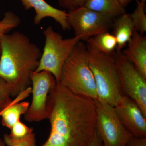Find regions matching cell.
<instances>
[{
    "mask_svg": "<svg viewBox=\"0 0 146 146\" xmlns=\"http://www.w3.org/2000/svg\"><path fill=\"white\" fill-rule=\"evenodd\" d=\"M120 4L122 5L123 7L125 8V7L128 5L133 0H118Z\"/></svg>",
    "mask_w": 146,
    "mask_h": 146,
    "instance_id": "d4e9b609",
    "label": "cell"
},
{
    "mask_svg": "<svg viewBox=\"0 0 146 146\" xmlns=\"http://www.w3.org/2000/svg\"><path fill=\"white\" fill-rule=\"evenodd\" d=\"M30 78L32 100L24 118L29 122L41 121L47 119L48 96L57 82L52 74L46 71L32 72Z\"/></svg>",
    "mask_w": 146,
    "mask_h": 146,
    "instance_id": "9c48e42d",
    "label": "cell"
},
{
    "mask_svg": "<svg viewBox=\"0 0 146 146\" xmlns=\"http://www.w3.org/2000/svg\"><path fill=\"white\" fill-rule=\"evenodd\" d=\"M112 29L117 42L116 52H121L136 31L130 14L126 13L115 18Z\"/></svg>",
    "mask_w": 146,
    "mask_h": 146,
    "instance_id": "5bb4252c",
    "label": "cell"
},
{
    "mask_svg": "<svg viewBox=\"0 0 146 146\" xmlns=\"http://www.w3.org/2000/svg\"><path fill=\"white\" fill-rule=\"evenodd\" d=\"M87 46L89 65L94 75L98 99L115 107L123 94L113 56Z\"/></svg>",
    "mask_w": 146,
    "mask_h": 146,
    "instance_id": "277c9868",
    "label": "cell"
},
{
    "mask_svg": "<svg viewBox=\"0 0 146 146\" xmlns=\"http://www.w3.org/2000/svg\"><path fill=\"white\" fill-rule=\"evenodd\" d=\"M11 90L8 84L0 77V113L12 102Z\"/></svg>",
    "mask_w": 146,
    "mask_h": 146,
    "instance_id": "ffe728a7",
    "label": "cell"
},
{
    "mask_svg": "<svg viewBox=\"0 0 146 146\" xmlns=\"http://www.w3.org/2000/svg\"><path fill=\"white\" fill-rule=\"evenodd\" d=\"M127 146H146V138L134 137Z\"/></svg>",
    "mask_w": 146,
    "mask_h": 146,
    "instance_id": "603a6c76",
    "label": "cell"
},
{
    "mask_svg": "<svg viewBox=\"0 0 146 146\" xmlns=\"http://www.w3.org/2000/svg\"><path fill=\"white\" fill-rule=\"evenodd\" d=\"M121 52L146 78V36L136 31Z\"/></svg>",
    "mask_w": 146,
    "mask_h": 146,
    "instance_id": "7c38bea8",
    "label": "cell"
},
{
    "mask_svg": "<svg viewBox=\"0 0 146 146\" xmlns=\"http://www.w3.org/2000/svg\"><path fill=\"white\" fill-rule=\"evenodd\" d=\"M3 111L2 112L0 113V117H1V115ZM5 145H6L4 141L3 140H1V139H0V146H5Z\"/></svg>",
    "mask_w": 146,
    "mask_h": 146,
    "instance_id": "484cf974",
    "label": "cell"
},
{
    "mask_svg": "<svg viewBox=\"0 0 146 146\" xmlns=\"http://www.w3.org/2000/svg\"><path fill=\"white\" fill-rule=\"evenodd\" d=\"M0 42V77L9 85L12 97L16 96L30 86L31 74L38 68L42 52L20 32L1 35Z\"/></svg>",
    "mask_w": 146,
    "mask_h": 146,
    "instance_id": "7a4b0ae2",
    "label": "cell"
},
{
    "mask_svg": "<svg viewBox=\"0 0 146 146\" xmlns=\"http://www.w3.org/2000/svg\"><path fill=\"white\" fill-rule=\"evenodd\" d=\"M60 7L68 11L84 6L87 0H58Z\"/></svg>",
    "mask_w": 146,
    "mask_h": 146,
    "instance_id": "7402d4cb",
    "label": "cell"
},
{
    "mask_svg": "<svg viewBox=\"0 0 146 146\" xmlns=\"http://www.w3.org/2000/svg\"><path fill=\"white\" fill-rule=\"evenodd\" d=\"M137 5L133 13L130 14L136 31L143 35L146 32V0H136Z\"/></svg>",
    "mask_w": 146,
    "mask_h": 146,
    "instance_id": "e0dca14e",
    "label": "cell"
},
{
    "mask_svg": "<svg viewBox=\"0 0 146 146\" xmlns=\"http://www.w3.org/2000/svg\"><path fill=\"white\" fill-rule=\"evenodd\" d=\"M1 42H0V58H1Z\"/></svg>",
    "mask_w": 146,
    "mask_h": 146,
    "instance_id": "4316f807",
    "label": "cell"
},
{
    "mask_svg": "<svg viewBox=\"0 0 146 146\" xmlns=\"http://www.w3.org/2000/svg\"><path fill=\"white\" fill-rule=\"evenodd\" d=\"M26 10L33 8L35 10V16L33 23L39 25L43 19L50 17L60 24L64 30L71 29L68 21V13L65 10L55 8L49 4L44 0H20Z\"/></svg>",
    "mask_w": 146,
    "mask_h": 146,
    "instance_id": "8fae6325",
    "label": "cell"
},
{
    "mask_svg": "<svg viewBox=\"0 0 146 146\" xmlns=\"http://www.w3.org/2000/svg\"><path fill=\"white\" fill-rule=\"evenodd\" d=\"M20 23L21 19L16 14L11 11L6 12L2 20L0 21V36L7 33L18 27Z\"/></svg>",
    "mask_w": 146,
    "mask_h": 146,
    "instance_id": "ac0fdd59",
    "label": "cell"
},
{
    "mask_svg": "<svg viewBox=\"0 0 146 146\" xmlns=\"http://www.w3.org/2000/svg\"><path fill=\"white\" fill-rule=\"evenodd\" d=\"M47 119L50 131L41 146H88L96 131L95 102L57 83L48 96Z\"/></svg>",
    "mask_w": 146,
    "mask_h": 146,
    "instance_id": "6da1fadb",
    "label": "cell"
},
{
    "mask_svg": "<svg viewBox=\"0 0 146 146\" xmlns=\"http://www.w3.org/2000/svg\"><path fill=\"white\" fill-rule=\"evenodd\" d=\"M44 47L36 72L46 71L51 73L57 83L60 82L63 64L79 42L78 37L64 39L61 35L49 26L44 31Z\"/></svg>",
    "mask_w": 146,
    "mask_h": 146,
    "instance_id": "5b68a950",
    "label": "cell"
},
{
    "mask_svg": "<svg viewBox=\"0 0 146 146\" xmlns=\"http://www.w3.org/2000/svg\"><path fill=\"white\" fill-rule=\"evenodd\" d=\"M86 42L88 46L107 55L113 56L116 52L117 40L109 31L97 35Z\"/></svg>",
    "mask_w": 146,
    "mask_h": 146,
    "instance_id": "2e32d148",
    "label": "cell"
},
{
    "mask_svg": "<svg viewBox=\"0 0 146 146\" xmlns=\"http://www.w3.org/2000/svg\"><path fill=\"white\" fill-rule=\"evenodd\" d=\"M102 143L101 138L96 129V133L94 135V138L88 146H102Z\"/></svg>",
    "mask_w": 146,
    "mask_h": 146,
    "instance_id": "cb8c5ba5",
    "label": "cell"
},
{
    "mask_svg": "<svg viewBox=\"0 0 146 146\" xmlns=\"http://www.w3.org/2000/svg\"><path fill=\"white\" fill-rule=\"evenodd\" d=\"M74 94L98 99L94 75L89 65L87 46L80 41L63 64L60 83Z\"/></svg>",
    "mask_w": 146,
    "mask_h": 146,
    "instance_id": "3957f363",
    "label": "cell"
},
{
    "mask_svg": "<svg viewBox=\"0 0 146 146\" xmlns=\"http://www.w3.org/2000/svg\"><path fill=\"white\" fill-rule=\"evenodd\" d=\"M3 141L7 146H36L35 134L33 132L20 139H13L5 134Z\"/></svg>",
    "mask_w": 146,
    "mask_h": 146,
    "instance_id": "d6986e66",
    "label": "cell"
},
{
    "mask_svg": "<svg viewBox=\"0 0 146 146\" xmlns=\"http://www.w3.org/2000/svg\"><path fill=\"white\" fill-rule=\"evenodd\" d=\"M113 56L123 94L135 102L146 117V78L121 52Z\"/></svg>",
    "mask_w": 146,
    "mask_h": 146,
    "instance_id": "52a82bcc",
    "label": "cell"
},
{
    "mask_svg": "<svg viewBox=\"0 0 146 146\" xmlns=\"http://www.w3.org/2000/svg\"><path fill=\"white\" fill-rule=\"evenodd\" d=\"M96 109V129L102 146H127L134 137L123 125L115 107L103 101L94 100Z\"/></svg>",
    "mask_w": 146,
    "mask_h": 146,
    "instance_id": "8992f818",
    "label": "cell"
},
{
    "mask_svg": "<svg viewBox=\"0 0 146 146\" xmlns=\"http://www.w3.org/2000/svg\"><path fill=\"white\" fill-rule=\"evenodd\" d=\"M84 6L114 19L126 13L118 0H87Z\"/></svg>",
    "mask_w": 146,
    "mask_h": 146,
    "instance_id": "9a60e30c",
    "label": "cell"
},
{
    "mask_svg": "<svg viewBox=\"0 0 146 146\" xmlns=\"http://www.w3.org/2000/svg\"><path fill=\"white\" fill-rule=\"evenodd\" d=\"M68 21L75 36L80 41L88 39L112 29L115 19L83 6L68 11Z\"/></svg>",
    "mask_w": 146,
    "mask_h": 146,
    "instance_id": "ba28073f",
    "label": "cell"
},
{
    "mask_svg": "<svg viewBox=\"0 0 146 146\" xmlns=\"http://www.w3.org/2000/svg\"><path fill=\"white\" fill-rule=\"evenodd\" d=\"M10 129L11 132L9 136L14 139L24 138L33 131V129L29 127L21 121L15 123Z\"/></svg>",
    "mask_w": 146,
    "mask_h": 146,
    "instance_id": "44dd1931",
    "label": "cell"
},
{
    "mask_svg": "<svg viewBox=\"0 0 146 146\" xmlns=\"http://www.w3.org/2000/svg\"><path fill=\"white\" fill-rule=\"evenodd\" d=\"M31 94V87L29 86L12 100L10 104L6 108L1 115L3 126L10 129L15 123L21 121V115L25 114L30 105L28 102H21Z\"/></svg>",
    "mask_w": 146,
    "mask_h": 146,
    "instance_id": "4fadbf2b",
    "label": "cell"
},
{
    "mask_svg": "<svg viewBox=\"0 0 146 146\" xmlns=\"http://www.w3.org/2000/svg\"><path fill=\"white\" fill-rule=\"evenodd\" d=\"M115 108L121 123L133 137L146 138V117L135 102L123 94Z\"/></svg>",
    "mask_w": 146,
    "mask_h": 146,
    "instance_id": "30bf717a",
    "label": "cell"
}]
</instances>
